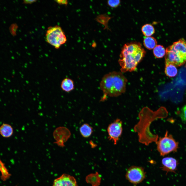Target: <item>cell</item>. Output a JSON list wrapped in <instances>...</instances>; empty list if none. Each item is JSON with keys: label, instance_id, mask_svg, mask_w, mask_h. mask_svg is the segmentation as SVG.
<instances>
[{"label": "cell", "instance_id": "obj_17", "mask_svg": "<svg viewBox=\"0 0 186 186\" xmlns=\"http://www.w3.org/2000/svg\"><path fill=\"white\" fill-rule=\"evenodd\" d=\"M143 44L145 47L148 49H153L157 45L156 39L151 36L146 37L143 40Z\"/></svg>", "mask_w": 186, "mask_h": 186}, {"label": "cell", "instance_id": "obj_9", "mask_svg": "<svg viewBox=\"0 0 186 186\" xmlns=\"http://www.w3.org/2000/svg\"><path fill=\"white\" fill-rule=\"evenodd\" d=\"M71 135L70 131L67 128L64 127H60L57 128L53 134L54 137L57 141L56 143L61 146H64V143L68 140Z\"/></svg>", "mask_w": 186, "mask_h": 186}, {"label": "cell", "instance_id": "obj_1", "mask_svg": "<svg viewBox=\"0 0 186 186\" xmlns=\"http://www.w3.org/2000/svg\"><path fill=\"white\" fill-rule=\"evenodd\" d=\"M167 112L165 108L163 107L154 111L147 107H144L142 109L139 114L140 121L134 128L138 134L140 142L148 145L158 140V135L152 133L150 131V126L154 120L166 117Z\"/></svg>", "mask_w": 186, "mask_h": 186}, {"label": "cell", "instance_id": "obj_21", "mask_svg": "<svg viewBox=\"0 0 186 186\" xmlns=\"http://www.w3.org/2000/svg\"><path fill=\"white\" fill-rule=\"evenodd\" d=\"M0 171L1 173V177L3 181H5L10 177V174L5 167L4 163L0 159Z\"/></svg>", "mask_w": 186, "mask_h": 186}, {"label": "cell", "instance_id": "obj_24", "mask_svg": "<svg viewBox=\"0 0 186 186\" xmlns=\"http://www.w3.org/2000/svg\"><path fill=\"white\" fill-rule=\"evenodd\" d=\"M56 2L59 4L65 5H66L68 4V1L66 0H57Z\"/></svg>", "mask_w": 186, "mask_h": 186}, {"label": "cell", "instance_id": "obj_7", "mask_svg": "<svg viewBox=\"0 0 186 186\" xmlns=\"http://www.w3.org/2000/svg\"><path fill=\"white\" fill-rule=\"evenodd\" d=\"M146 173L144 168L140 166H133L127 170L125 175L126 179L134 185L141 182L145 178Z\"/></svg>", "mask_w": 186, "mask_h": 186}, {"label": "cell", "instance_id": "obj_6", "mask_svg": "<svg viewBox=\"0 0 186 186\" xmlns=\"http://www.w3.org/2000/svg\"><path fill=\"white\" fill-rule=\"evenodd\" d=\"M157 149L160 155L164 156L173 152H176L178 148V143L171 135L166 131L164 136L160 137L156 142Z\"/></svg>", "mask_w": 186, "mask_h": 186}, {"label": "cell", "instance_id": "obj_3", "mask_svg": "<svg viewBox=\"0 0 186 186\" xmlns=\"http://www.w3.org/2000/svg\"><path fill=\"white\" fill-rule=\"evenodd\" d=\"M127 81L121 72L113 71L103 76L100 87L105 95L117 97L125 92Z\"/></svg>", "mask_w": 186, "mask_h": 186}, {"label": "cell", "instance_id": "obj_25", "mask_svg": "<svg viewBox=\"0 0 186 186\" xmlns=\"http://www.w3.org/2000/svg\"><path fill=\"white\" fill-rule=\"evenodd\" d=\"M36 1V0H24V1L23 3L24 4H31L34 3Z\"/></svg>", "mask_w": 186, "mask_h": 186}, {"label": "cell", "instance_id": "obj_15", "mask_svg": "<svg viewBox=\"0 0 186 186\" xmlns=\"http://www.w3.org/2000/svg\"><path fill=\"white\" fill-rule=\"evenodd\" d=\"M165 72L168 76L172 77L175 76L177 74V70L176 66L171 63H166Z\"/></svg>", "mask_w": 186, "mask_h": 186}, {"label": "cell", "instance_id": "obj_12", "mask_svg": "<svg viewBox=\"0 0 186 186\" xmlns=\"http://www.w3.org/2000/svg\"><path fill=\"white\" fill-rule=\"evenodd\" d=\"M60 87L63 91L67 92H70L74 88V81L69 78H66L61 81Z\"/></svg>", "mask_w": 186, "mask_h": 186}, {"label": "cell", "instance_id": "obj_20", "mask_svg": "<svg viewBox=\"0 0 186 186\" xmlns=\"http://www.w3.org/2000/svg\"><path fill=\"white\" fill-rule=\"evenodd\" d=\"M141 30L143 34L146 37L151 36L155 32L153 27L149 24H146L144 25Z\"/></svg>", "mask_w": 186, "mask_h": 186}, {"label": "cell", "instance_id": "obj_19", "mask_svg": "<svg viewBox=\"0 0 186 186\" xmlns=\"http://www.w3.org/2000/svg\"><path fill=\"white\" fill-rule=\"evenodd\" d=\"M111 17L106 14H102L99 15L96 18V20L97 22L103 25L105 29L109 30L108 26V22Z\"/></svg>", "mask_w": 186, "mask_h": 186}, {"label": "cell", "instance_id": "obj_2", "mask_svg": "<svg viewBox=\"0 0 186 186\" xmlns=\"http://www.w3.org/2000/svg\"><path fill=\"white\" fill-rule=\"evenodd\" d=\"M145 53L139 43L131 42L125 44L122 48L118 61L121 72H131L135 70Z\"/></svg>", "mask_w": 186, "mask_h": 186}, {"label": "cell", "instance_id": "obj_4", "mask_svg": "<svg viewBox=\"0 0 186 186\" xmlns=\"http://www.w3.org/2000/svg\"><path fill=\"white\" fill-rule=\"evenodd\" d=\"M166 63L180 66L186 62V41L183 38L174 42L166 49Z\"/></svg>", "mask_w": 186, "mask_h": 186}, {"label": "cell", "instance_id": "obj_11", "mask_svg": "<svg viewBox=\"0 0 186 186\" xmlns=\"http://www.w3.org/2000/svg\"><path fill=\"white\" fill-rule=\"evenodd\" d=\"M178 164V162L175 159L172 157H167L162 160L160 168L166 173L169 172L175 173Z\"/></svg>", "mask_w": 186, "mask_h": 186}, {"label": "cell", "instance_id": "obj_5", "mask_svg": "<svg viewBox=\"0 0 186 186\" xmlns=\"http://www.w3.org/2000/svg\"><path fill=\"white\" fill-rule=\"evenodd\" d=\"M47 42L56 49H59L67 41L66 35L61 27L58 25L49 27L45 34Z\"/></svg>", "mask_w": 186, "mask_h": 186}, {"label": "cell", "instance_id": "obj_23", "mask_svg": "<svg viewBox=\"0 0 186 186\" xmlns=\"http://www.w3.org/2000/svg\"><path fill=\"white\" fill-rule=\"evenodd\" d=\"M120 1L118 0H109L107 1L108 5L112 8L117 7L120 4Z\"/></svg>", "mask_w": 186, "mask_h": 186}, {"label": "cell", "instance_id": "obj_18", "mask_svg": "<svg viewBox=\"0 0 186 186\" xmlns=\"http://www.w3.org/2000/svg\"><path fill=\"white\" fill-rule=\"evenodd\" d=\"M153 52L156 58H162L166 54V50L162 45H157L153 49Z\"/></svg>", "mask_w": 186, "mask_h": 186}, {"label": "cell", "instance_id": "obj_13", "mask_svg": "<svg viewBox=\"0 0 186 186\" xmlns=\"http://www.w3.org/2000/svg\"><path fill=\"white\" fill-rule=\"evenodd\" d=\"M101 180L100 176L97 172L90 174L86 178V182L91 184L92 186H98L100 184Z\"/></svg>", "mask_w": 186, "mask_h": 186}, {"label": "cell", "instance_id": "obj_10", "mask_svg": "<svg viewBox=\"0 0 186 186\" xmlns=\"http://www.w3.org/2000/svg\"><path fill=\"white\" fill-rule=\"evenodd\" d=\"M52 186H78L76 180L73 176L63 174L55 179Z\"/></svg>", "mask_w": 186, "mask_h": 186}, {"label": "cell", "instance_id": "obj_8", "mask_svg": "<svg viewBox=\"0 0 186 186\" xmlns=\"http://www.w3.org/2000/svg\"><path fill=\"white\" fill-rule=\"evenodd\" d=\"M122 131V122L119 119H116L108 126L107 131L108 138L113 142L114 145L117 144Z\"/></svg>", "mask_w": 186, "mask_h": 186}, {"label": "cell", "instance_id": "obj_22", "mask_svg": "<svg viewBox=\"0 0 186 186\" xmlns=\"http://www.w3.org/2000/svg\"><path fill=\"white\" fill-rule=\"evenodd\" d=\"M179 115L182 121L186 122V105L181 109Z\"/></svg>", "mask_w": 186, "mask_h": 186}, {"label": "cell", "instance_id": "obj_14", "mask_svg": "<svg viewBox=\"0 0 186 186\" xmlns=\"http://www.w3.org/2000/svg\"><path fill=\"white\" fill-rule=\"evenodd\" d=\"M13 133V128L9 124L4 123L0 127V134L3 137L9 138L12 135Z\"/></svg>", "mask_w": 186, "mask_h": 186}, {"label": "cell", "instance_id": "obj_16", "mask_svg": "<svg viewBox=\"0 0 186 186\" xmlns=\"http://www.w3.org/2000/svg\"><path fill=\"white\" fill-rule=\"evenodd\" d=\"M79 130L81 135L85 138L90 136L93 132L92 127L87 123H84L80 127Z\"/></svg>", "mask_w": 186, "mask_h": 186}]
</instances>
